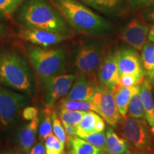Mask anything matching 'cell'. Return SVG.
Wrapping results in <instances>:
<instances>
[{
  "instance_id": "6da1fadb",
  "label": "cell",
  "mask_w": 154,
  "mask_h": 154,
  "mask_svg": "<svg viewBox=\"0 0 154 154\" xmlns=\"http://www.w3.org/2000/svg\"><path fill=\"white\" fill-rule=\"evenodd\" d=\"M17 18L24 27L72 35V27L47 0H24Z\"/></svg>"
},
{
  "instance_id": "7a4b0ae2",
  "label": "cell",
  "mask_w": 154,
  "mask_h": 154,
  "mask_svg": "<svg viewBox=\"0 0 154 154\" xmlns=\"http://www.w3.org/2000/svg\"><path fill=\"white\" fill-rule=\"evenodd\" d=\"M65 20L79 33L99 35L111 29V24L77 0H49Z\"/></svg>"
},
{
  "instance_id": "3957f363",
  "label": "cell",
  "mask_w": 154,
  "mask_h": 154,
  "mask_svg": "<svg viewBox=\"0 0 154 154\" xmlns=\"http://www.w3.org/2000/svg\"><path fill=\"white\" fill-rule=\"evenodd\" d=\"M32 76L26 61L14 50H0V85L30 94Z\"/></svg>"
},
{
  "instance_id": "277c9868",
  "label": "cell",
  "mask_w": 154,
  "mask_h": 154,
  "mask_svg": "<svg viewBox=\"0 0 154 154\" xmlns=\"http://www.w3.org/2000/svg\"><path fill=\"white\" fill-rule=\"evenodd\" d=\"M27 55L36 74L43 82L64 72L66 59L62 49L29 47L27 49Z\"/></svg>"
},
{
  "instance_id": "5b68a950",
  "label": "cell",
  "mask_w": 154,
  "mask_h": 154,
  "mask_svg": "<svg viewBox=\"0 0 154 154\" xmlns=\"http://www.w3.org/2000/svg\"><path fill=\"white\" fill-rule=\"evenodd\" d=\"M151 133L146 119L128 117L121 124V135L139 154L153 153Z\"/></svg>"
},
{
  "instance_id": "8992f818",
  "label": "cell",
  "mask_w": 154,
  "mask_h": 154,
  "mask_svg": "<svg viewBox=\"0 0 154 154\" xmlns=\"http://www.w3.org/2000/svg\"><path fill=\"white\" fill-rule=\"evenodd\" d=\"M103 48L96 40L82 41L75 57L74 65L79 72L85 74H93L99 69L103 57Z\"/></svg>"
},
{
  "instance_id": "52a82bcc",
  "label": "cell",
  "mask_w": 154,
  "mask_h": 154,
  "mask_svg": "<svg viewBox=\"0 0 154 154\" xmlns=\"http://www.w3.org/2000/svg\"><path fill=\"white\" fill-rule=\"evenodd\" d=\"M27 98L0 85V122L5 127L16 121L19 111L26 103Z\"/></svg>"
},
{
  "instance_id": "ba28073f",
  "label": "cell",
  "mask_w": 154,
  "mask_h": 154,
  "mask_svg": "<svg viewBox=\"0 0 154 154\" xmlns=\"http://www.w3.org/2000/svg\"><path fill=\"white\" fill-rule=\"evenodd\" d=\"M92 102L99 109V114L111 126L116 127L121 119L112 90L101 85L98 86Z\"/></svg>"
},
{
  "instance_id": "9c48e42d",
  "label": "cell",
  "mask_w": 154,
  "mask_h": 154,
  "mask_svg": "<svg viewBox=\"0 0 154 154\" xmlns=\"http://www.w3.org/2000/svg\"><path fill=\"white\" fill-rule=\"evenodd\" d=\"M76 79L74 74H59L47 79L44 82V102L46 107L51 109L58 100L66 96Z\"/></svg>"
},
{
  "instance_id": "30bf717a",
  "label": "cell",
  "mask_w": 154,
  "mask_h": 154,
  "mask_svg": "<svg viewBox=\"0 0 154 154\" xmlns=\"http://www.w3.org/2000/svg\"><path fill=\"white\" fill-rule=\"evenodd\" d=\"M18 36L24 41L42 47L57 45L72 38V35H66L49 31L24 27L19 30Z\"/></svg>"
},
{
  "instance_id": "8fae6325",
  "label": "cell",
  "mask_w": 154,
  "mask_h": 154,
  "mask_svg": "<svg viewBox=\"0 0 154 154\" xmlns=\"http://www.w3.org/2000/svg\"><path fill=\"white\" fill-rule=\"evenodd\" d=\"M117 61L120 77L128 74L145 76L142 59L136 49L124 47L117 51Z\"/></svg>"
},
{
  "instance_id": "7c38bea8",
  "label": "cell",
  "mask_w": 154,
  "mask_h": 154,
  "mask_svg": "<svg viewBox=\"0 0 154 154\" xmlns=\"http://www.w3.org/2000/svg\"><path fill=\"white\" fill-rule=\"evenodd\" d=\"M150 28L136 19H133L123 28L121 38L133 49L141 51L149 39Z\"/></svg>"
},
{
  "instance_id": "4fadbf2b",
  "label": "cell",
  "mask_w": 154,
  "mask_h": 154,
  "mask_svg": "<svg viewBox=\"0 0 154 154\" xmlns=\"http://www.w3.org/2000/svg\"><path fill=\"white\" fill-rule=\"evenodd\" d=\"M101 85L114 91L119 87L120 76L119 73L117 51H110L103 57L98 72Z\"/></svg>"
},
{
  "instance_id": "5bb4252c",
  "label": "cell",
  "mask_w": 154,
  "mask_h": 154,
  "mask_svg": "<svg viewBox=\"0 0 154 154\" xmlns=\"http://www.w3.org/2000/svg\"><path fill=\"white\" fill-rule=\"evenodd\" d=\"M87 74L81 73L76 77L70 91L64 97V99L72 101H91L95 95L98 86L91 82Z\"/></svg>"
},
{
  "instance_id": "9a60e30c",
  "label": "cell",
  "mask_w": 154,
  "mask_h": 154,
  "mask_svg": "<svg viewBox=\"0 0 154 154\" xmlns=\"http://www.w3.org/2000/svg\"><path fill=\"white\" fill-rule=\"evenodd\" d=\"M106 128L104 119L95 111H86L80 124L76 127V136L80 138L95 132L103 131Z\"/></svg>"
},
{
  "instance_id": "2e32d148",
  "label": "cell",
  "mask_w": 154,
  "mask_h": 154,
  "mask_svg": "<svg viewBox=\"0 0 154 154\" xmlns=\"http://www.w3.org/2000/svg\"><path fill=\"white\" fill-rule=\"evenodd\" d=\"M39 121V117L30 121V122L25 125L19 131L18 146L23 154L29 153L31 149L35 145Z\"/></svg>"
},
{
  "instance_id": "e0dca14e",
  "label": "cell",
  "mask_w": 154,
  "mask_h": 154,
  "mask_svg": "<svg viewBox=\"0 0 154 154\" xmlns=\"http://www.w3.org/2000/svg\"><path fill=\"white\" fill-rule=\"evenodd\" d=\"M140 93L145 111V119L154 135V99L152 94V82L147 76L140 84Z\"/></svg>"
},
{
  "instance_id": "ac0fdd59",
  "label": "cell",
  "mask_w": 154,
  "mask_h": 154,
  "mask_svg": "<svg viewBox=\"0 0 154 154\" xmlns=\"http://www.w3.org/2000/svg\"><path fill=\"white\" fill-rule=\"evenodd\" d=\"M140 85L134 86H119L114 91L116 103L118 108L119 112L122 117H126L128 111V106L133 95L140 88Z\"/></svg>"
},
{
  "instance_id": "d6986e66",
  "label": "cell",
  "mask_w": 154,
  "mask_h": 154,
  "mask_svg": "<svg viewBox=\"0 0 154 154\" xmlns=\"http://www.w3.org/2000/svg\"><path fill=\"white\" fill-rule=\"evenodd\" d=\"M67 148L69 154H105V151L76 136H69Z\"/></svg>"
},
{
  "instance_id": "ffe728a7",
  "label": "cell",
  "mask_w": 154,
  "mask_h": 154,
  "mask_svg": "<svg viewBox=\"0 0 154 154\" xmlns=\"http://www.w3.org/2000/svg\"><path fill=\"white\" fill-rule=\"evenodd\" d=\"M107 139V153L109 154H128V142L113 131L111 126H107L106 130Z\"/></svg>"
},
{
  "instance_id": "44dd1931",
  "label": "cell",
  "mask_w": 154,
  "mask_h": 154,
  "mask_svg": "<svg viewBox=\"0 0 154 154\" xmlns=\"http://www.w3.org/2000/svg\"><path fill=\"white\" fill-rule=\"evenodd\" d=\"M51 109L47 108L42 111L38 129V137L41 141L46 140L48 136L52 134L53 126L51 121Z\"/></svg>"
},
{
  "instance_id": "7402d4cb",
  "label": "cell",
  "mask_w": 154,
  "mask_h": 154,
  "mask_svg": "<svg viewBox=\"0 0 154 154\" xmlns=\"http://www.w3.org/2000/svg\"><path fill=\"white\" fill-rule=\"evenodd\" d=\"M60 109H69L72 111H93L99 113V109L95 103L92 101H72V100L62 99L59 102Z\"/></svg>"
},
{
  "instance_id": "603a6c76",
  "label": "cell",
  "mask_w": 154,
  "mask_h": 154,
  "mask_svg": "<svg viewBox=\"0 0 154 154\" xmlns=\"http://www.w3.org/2000/svg\"><path fill=\"white\" fill-rule=\"evenodd\" d=\"M141 59L145 69L146 75L151 78L154 72V43L147 42L141 50Z\"/></svg>"
},
{
  "instance_id": "cb8c5ba5",
  "label": "cell",
  "mask_w": 154,
  "mask_h": 154,
  "mask_svg": "<svg viewBox=\"0 0 154 154\" xmlns=\"http://www.w3.org/2000/svg\"><path fill=\"white\" fill-rule=\"evenodd\" d=\"M86 111H72L69 109H59V117L63 126H70L76 127L80 124Z\"/></svg>"
},
{
  "instance_id": "d4e9b609",
  "label": "cell",
  "mask_w": 154,
  "mask_h": 154,
  "mask_svg": "<svg viewBox=\"0 0 154 154\" xmlns=\"http://www.w3.org/2000/svg\"><path fill=\"white\" fill-rule=\"evenodd\" d=\"M128 112L129 116L132 118L146 119L145 111H144L143 101L140 96V88L133 95L131 99Z\"/></svg>"
},
{
  "instance_id": "484cf974",
  "label": "cell",
  "mask_w": 154,
  "mask_h": 154,
  "mask_svg": "<svg viewBox=\"0 0 154 154\" xmlns=\"http://www.w3.org/2000/svg\"><path fill=\"white\" fill-rule=\"evenodd\" d=\"M81 1L97 10L108 11L116 8L122 2L123 0H81Z\"/></svg>"
},
{
  "instance_id": "4316f807",
  "label": "cell",
  "mask_w": 154,
  "mask_h": 154,
  "mask_svg": "<svg viewBox=\"0 0 154 154\" xmlns=\"http://www.w3.org/2000/svg\"><path fill=\"white\" fill-rule=\"evenodd\" d=\"M24 0H0V17L9 18Z\"/></svg>"
},
{
  "instance_id": "83f0119b",
  "label": "cell",
  "mask_w": 154,
  "mask_h": 154,
  "mask_svg": "<svg viewBox=\"0 0 154 154\" xmlns=\"http://www.w3.org/2000/svg\"><path fill=\"white\" fill-rule=\"evenodd\" d=\"M89 143L99 148L103 151L107 152V139L106 132H95L82 138Z\"/></svg>"
},
{
  "instance_id": "f1b7e54d",
  "label": "cell",
  "mask_w": 154,
  "mask_h": 154,
  "mask_svg": "<svg viewBox=\"0 0 154 154\" xmlns=\"http://www.w3.org/2000/svg\"><path fill=\"white\" fill-rule=\"evenodd\" d=\"M47 154H61L64 150V146L58 139L54 134H51L44 140Z\"/></svg>"
},
{
  "instance_id": "f546056e",
  "label": "cell",
  "mask_w": 154,
  "mask_h": 154,
  "mask_svg": "<svg viewBox=\"0 0 154 154\" xmlns=\"http://www.w3.org/2000/svg\"><path fill=\"white\" fill-rule=\"evenodd\" d=\"M51 121H52L54 134L58 138V139L60 140L63 145H65L68 140V137H67L65 128L61 124L60 119H59L57 113L55 111H52V113H51Z\"/></svg>"
},
{
  "instance_id": "4dcf8cb0",
  "label": "cell",
  "mask_w": 154,
  "mask_h": 154,
  "mask_svg": "<svg viewBox=\"0 0 154 154\" xmlns=\"http://www.w3.org/2000/svg\"><path fill=\"white\" fill-rule=\"evenodd\" d=\"M144 77L136 74L124 75V76L120 77L119 86H127V87H128V86L138 85L143 82Z\"/></svg>"
},
{
  "instance_id": "1f68e13d",
  "label": "cell",
  "mask_w": 154,
  "mask_h": 154,
  "mask_svg": "<svg viewBox=\"0 0 154 154\" xmlns=\"http://www.w3.org/2000/svg\"><path fill=\"white\" fill-rule=\"evenodd\" d=\"M22 116L25 120L32 121L38 117V109L36 107L28 106L23 110Z\"/></svg>"
},
{
  "instance_id": "d6a6232c",
  "label": "cell",
  "mask_w": 154,
  "mask_h": 154,
  "mask_svg": "<svg viewBox=\"0 0 154 154\" xmlns=\"http://www.w3.org/2000/svg\"><path fill=\"white\" fill-rule=\"evenodd\" d=\"M131 2L136 7L145 8L154 7V0H131Z\"/></svg>"
},
{
  "instance_id": "836d02e7",
  "label": "cell",
  "mask_w": 154,
  "mask_h": 154,
  "mask_svg": "<svg viewBox=\"0 0 154 154\" xmlns=\"http://www.w3.org/2000/svg\"><path fill=\"white\" fill-rule=\"evenodd\" d=\"M29 154H47L46 153L45 146L42 142L36 143L33 146Z\"/></svg>"
},
{
  "instance_id": "e575fe53",
  "label": "cell",
  "mask_w": 154,
  "mask_h": 154,
  "mask_svg": "<svg viewBox=\"0 0 154 154\" xmlns=\"http://www.w3.org/2000/svg\"><path fill=\"white\" fill-rule=\"evenodd\" d=\"M143 17L146 21L154 23V7L153 8H146L143 12Z\"/></svg>"
},
{
  "instance_id": "d590c367",
  "label": "cell",
  "mask_w": 154,
  "mask_h": 154,
  "mask_svg": "<svg viewBox=\"0 0 154 154\" xmlns=\"http://www.w3.org/2000/svg\"><path fill=\"white\" fill-rule=\"evenodd\" d=\"M63 127H64L66 134L68 135L69 136H72L76 135V127L70 126H66Z\"/></svg>"
},
{
  "instance_id": "8d00e7d4",
  "label": "cell",
  "mask_w": 154,
  "mask_h": 154,
  "mask_svg": "<svg viewBox=\"0 0 154 154\" xmlns=\"http://www.w3.org/2000/svg\"><path fill=\"white\" fill-rule=\"evenodd\" d=\"M149 40L150 42L154 43V24L152 25L150 28L149 34Z\"/></svg>"
},
{
  "instance_id": "74e56055",
  "label": "cell",
  "mask_w": 154,
  "mask_h": 154,
  "mask_svg": "<svg viewBox=\"0 0 154 154\" xmlns=\"http://www.w3.org/2000/svg\"><path fill=\"white\" fill-rule=\"evenodd\" d=\"M6 33V29L5 26L0 22V36H2L5 34Z\"/></svg>"
},
{
  "instance_id": "f35d334b",
  "label": "cell",
  "mask_w": 154,
  "mask_h": 154,
  "mask_svg": "<svg viewBox=\"0 0 154 154\" xmlns=\"http://www.w3.org/2000/svg\"><path fill=\"white\" fill-rule=\"evenodd\" d=\"M150 79L151 80L152 84H153V85L154 86V72H153V74H152L151 77V78H150Z\"/></svg>"
},
{
  "instance_id": "ab89813d",
  "label": "cell",
  "mask_w": 154,
  "mask_h": 154,
  "mask_svg": "<svg viewBox=\"0 0 154 154\" xmlns=\"http://www.w3.org/2000/svg\"><path fill=\"white\" fill-rule=\"evenodd\" d=\"M2 154H11V153H2Z\"/></svg>"
},
{
  "instance_id": "60d3db41",
  "label": "cell",
  "mask_w": 154,
  "mask_h": 154,
  "mask_svg": "<svg viewBox=\"0 0 154 154\" xmlns=\"http://www.w3.org/2000/svg\"><path fill=\"white\" fill-rule=\"evenodd\" d=\"M61 154H69V153H65V152H63V153Z\"/></svg>"
}]
</instances>
